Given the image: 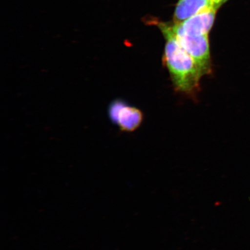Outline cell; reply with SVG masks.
<instances>
[{
	"instance_id": "7a4b0ae2",
	"label": "cell",
	"mask_w": 250,
	"mask_h": 250,
	"mask_svg": "<svg viewBox=\"0 0 250 250\" xmlns=\"http://www.w3.org/2000/svg\"><path fill=\"white\" fill-rule=\"evenodd\" d=\"M173 30L180 44L194 59L201 71L202 76L211 74L212 61L208 34L189 35L174 30L173 28Z\"/></svg>"
},
{
	"instance_id": "8992f818",
	"label": "cell",
	"mask_w": 250,
	"mask_h": 250,
	"mask_svg": "<svg viewBox=\"0 0 250 250\" xmlns=\"http://www.w3.org/2000/svg\"><path fill=\"white\" fill-rule=\"evenodd\" d=\"M227 1L228 0H211L213 4L217 8L220 7L221 5H223L224 3Z\"/></svg>"
},
{
	"instance_id": "6da1fadb",
	"label": "cell",
	"mask_w": 250,
	"mask_h": 250,
	"mask_svg": "<svg viewBox=\"0 0 250 250\" xmlns=\"http://www.w3.org/2000/svg\"><path fill=\"white\" fill-rule=\"evenodd\" d=\"M166 42L163 56L164 64L169 72L172 83L177 92L194 97L199 92L201 71L190 56L175 36L172 25L158 23Z\"/></svg>"
},
{
	"instance_id": "3957f363",
	"label": "cell",
	"mask_w": 250,
	"mask_h": 250,
	"mask_svg": "<svg viewBox=\"0 0 250 250\" xmlns=\"http://www.w3.org/2000/svg\"><path fill=\"white\" fill-rule=\"evenodd\" d=\"M109 117L121 131L132 132L138 129L143 121V114L139 108L127 105L121 100L111 103Z\"/></svg>"
},
{
	"instance_id": "5b68a950",
	"label": "cell",
	"mask_w": 250,
	"mask_h": 250,
	"mask_svg": "<svg viewBox=\"0 0 250 250\" xmlns=\"http://www.w3.org/2000/svg\"><path fill=\"white\" fill-rule=\"evenodd\" d=\"M211 7L217 8L211 0H179L174 15L175 23L183 22L199 12Z\"/></svg>"
},
{
	"instance_id": "277c9868",
	"label": "cell",
	"mask_w": 250,
	"mask_h": 250,
	"mask_svg": "<svg viewBox=\"0 0 250 250\" xmlns=\"http://www.w3.org/2000/svg\"><path fill=\"white\" fill-rule=\"evenodd\" d=\"M217 8L206 9L180 23H174L173 29L189 35L208 34L213 25Z\"/></svg>"
}]
</instances>
